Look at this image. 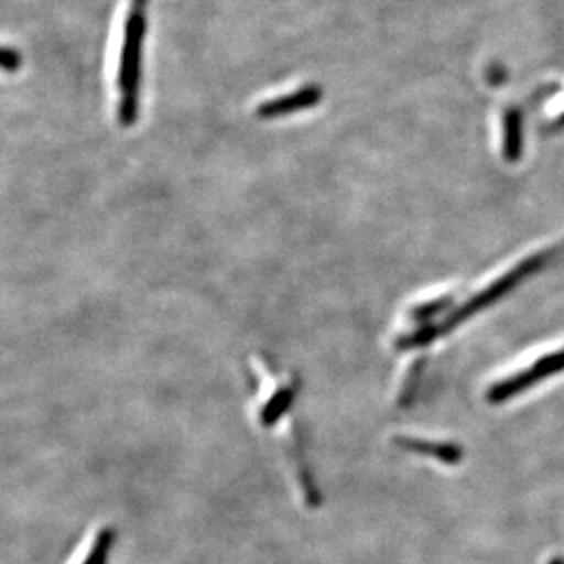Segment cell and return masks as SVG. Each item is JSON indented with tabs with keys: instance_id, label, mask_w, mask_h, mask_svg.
I'll return each instance as SVG.
<instances>
[{
	"instance_id": "cell-1",
	"label": "cell",
	"mask_w": 564,
	"mask_h": 564,
	"mask_svg": "<svg viewBox=\"0 0 564 564\" xmlns=\"http://www.w3.org/2000/svg\"><path fill=\"white\" fill-rule=\"evenodd\" d=\"M557 260H564V243L528 256V260L513 265V269L505 272L497 282L490 283L485 291L474 294L471 299L458 305L457 310L453 311V313L446 314V318L441 319L438 324L419 327V329L413 330L411 335L404 336V338L399 341V347H404L405 349V347L424 346V344H430V341L435 340L438 336L446 335L447 330L457 327L460 322L469 318L471 314L485 310L488 305L494 304L496 300L505 296L511 288H516L519 283L524 282L530 274L543 271V269L552 265V263Z\"/></svg>"
},
{
	"instance_id": "cell-2",
	"label": "cell",
	"mask_w": 564,
	"mask_h": 564,
	"mask_svg": "<svg viewBox=\"0 0 564 564\" xmlns=\"http://www.w3.org/2000/svg\"><path fill=\"white\" fill-rule=\"evenodd\" d=\"M144 17L141 11H130L124 22L123 46L119 59V121L124 127L135 123L139 108V79H141V52H143Z\"/></svg>"
},
{
	"instance_id": "cell-3",
	"label": "cell",
	"mask_w": 564,
	"mask_h": 564,
	"mask_svg": "<svg viewBox=\"0 0 564 564\" xmlns=\"http://www.w3.org/2000/svg\"><path fill=\"white\" fill-rule=\"evenodd\" d=\"M561 371H564V349L563 351L550 352L546 357L539 358L532 368L524 369L521 373L496 383L488 393V400L491 404H499V402H505V400L522 393L524 389L532 388L544 378L561 373Z\"/></svg>"
},
{
	"instance_id": "cell-4",
	"label": "cell",
	"mask_w": 564,
	"mask_h": 564,
	"mask_svg": "<svg viewBox=\"0 0 564 564\" xmlns=\"http://www.w3.org/2000/svg\"><path fill=\"white\" fill-rule=\"evenodd\" d=\"M319 97H322V90L318 86H304L293 94H285V96L263 102L258 107L256 113L263 119L285 118L289 113L300 112V110L318 105Z\"/></svg>"
},
{
	"instance_id": "cell-5",
	"label": "cell",
	"mask_w": 564,
	"mask_h": 564,
	"mask_svg": "<svg viewBox=\"0 0 564 564\" xmlns=\"http://www.w3.org/2000/svg\"><path fill=\"white\" fill-rule=\"evenodd\" d=\"M400 446L410 449V452L438 458L442 463L447 464L458 463L463 458L460 447L453 446V444H438V442L419 441V438H402Z\"/></svg>"
},
{
	"instance_id": "cell-6",
	"label": "cell",
	"mask_w": 564,
	"mask_h": 564,
	"mask_svg": "<svg viewBox=\"0 0 564 564\" xmlns=\"http://www.w3.org/2000/svg\"><path fill=\"white\" fill-rule=\"evenodd\" d=\"M112 543V532L110 530H99L91 538L90 546H86L85 554L77 561V564H107Z\"/></svg>"
},
{
	"instance_id": "cell-7",
	"label": "cell",
	"mask_w": 564,
	"mask_h": 564,
	"mask_svg": "<svg viewBox=\"0 0 564 564\" xmlns=\"http://www.w3.org/2000/svg\"><path fill=\"white\" fill-rule=\"evenodd\" d=\"M19 64H21V55H19V52L6 48L4 59H2V66H4L6 72H13V69L19 68Z\"/></svg>"
},
{
	"instance_id": "cell-8",
	"label": "cell",
	"mask_w": 564,
	"mask_h": 564,
	"mask_svg": "<svg viewBox=\"0 0 564 564\" xmlns=\"http://www.w3.org/2000/svg\"><path fill=\"white\" fill-rule=\"evenodd\" d=\"M133 2H135V4H141V2H144V0H133Z\"/></svg>"
}]
</instances>
